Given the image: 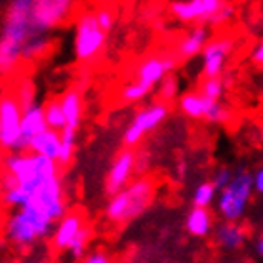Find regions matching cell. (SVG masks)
<instances>
[{
  "label": "cell",
  "mask_w": 263,
  "mask_h": 263,
  "mask_svg": "<svg viewBox=\"0 0 263 263\" xmlns=\"http://www.w3.org/2000/svg\"><path fill=\"white\" fill-rule=\"evenodd\" d=\"M34 0H12L6 4L2 34H0V69L2 74L12 72L20 65L23 48L36 36H42L34 31L31 12ZM50 36V34H48Z\"/></svg>",
  "instance_id": "6da1fadb"
},
{
  "label": "cell",
  "mask_w": 263,
  "mask_h": 263,
  "mask_svg": "<svg viewBox=\"0 0 263 263\" xmlns=\"http://www.w3.org/2000/svg\"><path fill=\"white\" fill-rule=\"evenodd\" d=\"M2 166H4L2 187L13 185V187H20L33 197L46 181L61 176V166L58 164V160L40 157V155H34L31 151L8 153Z\"/></svg>",
  "instance_id": "7a4b0ae2"
},
{
  "label": "cell",
  "mask_w": 263,
  "mask_h": 263,
  "mask_svg": "<svg viewBox=\"0 0 263 263\" xmlns=\"http://www.w3.org/2000/svg\"><path fill=\"white\" fill-rule=\"evenodd\" d=\"M55 225L58 223L46 214L36 210L34 206H27L23 210L8 212L4 221V237L12 248L27 250L39 240L52 238Z\"/></svg>",
  "instance_id": "3957f363"
},
{
  "label": "cell",
  "mask_w": 263,
  "mask_h": 263,
  "mask_svg": "<svg viewBox=\"0 0 263 263\" xmlns=\"http://www.w3.org/2000/svg\"><path fill=\"white\" fill-rule=\"evenodd\" d=\"M157 183L151 178H136L120 193L109 197L105 204V219L115 225H124L139 217L151 206Z\"/></svg>",
  "instance_id": "277c9868"
},
{
  "label": "cell",
  "mask_w": 263,
  "mask_h": 263,
  "mask_svg": "<svg viewBox=\"0 0 263 263\" xmlns=\"http://www.w3.org/2000/svg\"><path fill=\"white\" fill-rule=\"evenodd\" d=\"M254 195V174L248 170L235 172L231 183L219 191L216 200V212L225 223H238L246 214V208Z\"/></svg>",
  "instance_id": "5b68a950"
},
{
  "label": "cell",
  "mask_w": 263,
  "mask_h": 263,
  "mask_svg": "<svg viewBox=\"0 0 263 263\" xmlns=\"http://www.w3.org/2000/svg\"><path fill=\"white\" fill-rule=\"evenodd\" d=\"M107 42V33L98 25L93 12H82L74 21L72 34V53L80 63L98 60Z\"/></svg>",
  "instance_id": "8992f818"
},
{
  "label": "cell",
  "mask_w": 263,
  "mask_h": 263,
  "mask_svg": "<svg viewBox=\"0 0 263 263\" xmlns=\"http://www.w3.org/2000/svg\"><path fill=\"white\" fill-rule=\"evenodd\" d=\"M23 107L12 92L0 98V145L8 153H25L29 145L21 136Z\"/></svg>",
  "instance_id": "52a82bcc"
},
{
  "label": "cell",
  "mask_w": 263,
  "mask_h": 263,
  "mask_svg": "<svg viewBox=\"0 0 263 263\" xmlns=\"http://www.w3.org/2000/svg\"><path fill=\"white\" fill-rule=\"evenodd\" d=\"M168 115H170V105H168V103H162V101L149 103V105H145L143 109H139V111L134 115V119H132L130 124L126 126L124 136H122L124 145L128 149H134L147 134H151L155 128H158V126L162 124V122L168 119Z\"/></svg>",
  "instance_id": "ba28073f"
},
{
  "label": "cell",
  "mask_w": 263,
  "mask_h": 263,
  "mask_svg": "<svg viewBox=\"0 0 263 263\" xmlns=\"http://www.w3.org/2000/svg\"><path fill=\"white\" fill-rule=\"evenodd\" d=\"M71 0H34L31 21L39 34H50L53 29L69 21L72 13Z\"/></svg>",
  "instance_id": "9c48e42d"
},
{
  "label": "cell",
  "mask_w": 263,
  "mask_h": 263,
  "mask_svg": "<svg viewBox=\"0 0 263 263\" xmlns=\"http://www.w3.org/2000/svg\"><path fill=\"white\" fill-rule=\"evenodd\" d=\"M29 206H34L36 210H40L42 214H46L50 219H53L55 223L60 221L61 217L65 216L69 208H67V198H65V185L63 179L53 178L50 181L40 187L39 191L34 193L33 202Z\"/></svg>",
  "instance_id": "30bf717a"
},
{
  "label": "cell",
  "mask_w": 263,
  "mask_h": 263,
  "mask_svg": "<svg viewBox=\"0 0 263 263\" xmlns=\"http://www.w3.org/2000/svg\"><path fill=\"white\" fill-rule=\"evenodd\" d=\"M138 172V153L134 149L124 147L122 151L117 153V157L112 160L111 168L107 172L105 181H103V189L109 197L120 193L124 187L134 181V174Z\"/></svg>",
  "instance_id": "8fae6325"
},
{
  "label": "cell",
  "mask_w": 263,
  "mask_h": 263,
  "mask_svg": "<svg viewBox=\"0 0 263 263\" xmlns=\"http://www.w3.org/2000/svg\"><path fill=\"white\" fill-rule=\"evenodd\" d=\"M178 55L176 53H157V55H151L147 58L136 67V72L134 77L145 86H151L155 88L157 84H160L166 77L174 74L176 67H178Z\"/></svg>",
  "instance_id": "7c38bea8"
},
{
  "label": "cell",
  "mask_w": 263,
  "mask_h": 263,
  "mask_svg": "<svg viewBox=\"0 0 263 263\" xmlns=\"http://www.w3.org/2000/svg\"><path fill=\"white\" fill-rule=\"evenodd\" d=\"M235 40L231 36H216L202 52V74L204 79H221L225 65L233 53Z\"/></svg>",
  "instance_id": "4fadbf2b"
},
{
  "label": "cell",
  "mask_w": 263,
  "mask_h": 263,
  "mask_svg": "<svg viewBox=\"0 0 263 263\" xmlns=\"http://www.w3.org/2000/svg\"><path fill=\"white\" fill-rule=\"evenodd\" d=\"M221 6L223 2L219 0H179L170 4V13L181 23L204 25L214 17V13Z\"/></svg>",
  "instance_id": "5bb4252c"
},
{
  "label": "cell",
  "mask_w": 263,
  "mask_h": 263,
  "mask_svg": "<svg viewBox=\"0 0 263 263\" xmlns=\"http://www.w3.org/2000/svg\"><path fill=\"white\" fill-rule=\"evenodd\" d=\"M86 227V217L80 210H69L65 216L61 217L55 231L52 235V246L53 250L58 252H67L71 248V244L74 242V238L80 235V231Z\"/></svg>",
  "instance_id": "9a60e30c"
},
{
  "label": "cell",
  "mask_w": 263,
  "mask_h": 263,
  "mask_svg": "<svg viewBox=\"0 0 263 263\" xmlns=\"http://www.w3.org/2000/svg\"><path fill=\"white\" fill-rule=\"evenodd\" d=\"M210 40H212L210 27L197 25V27H193L189 33L183 34V36L179 39L174 53L178 55V60H191V58H197L198 53L202 55L206 46L210 44Z\"/></svg>",
  "instance_id": "2e32d148"
},
{
  "label": "cell",
  "mask_w": 263,
  "mask_h": 263,
  "mask_svg": "<svg viewBox=\"0 0 263 263\" xmlns=\"http://www.w3.org/2000/svg\"><path fill=\"white\" fill-rule=\"evenodd\" d=\"M246 229L240 223H221L214 229V242L219 250L223 252H237L240 250L246 242Z\"/></svg>",
  "instance_id": "e0dca14e"
},
{
  "label": "cell",
  "mask_w": 263,
  "mask_h": 263,
  "mask_svg": "<svg viewBox=\"0 0 263 263\" xmlns=\"http://www.w3.org/2000/svg\"><path fill=\"white\" fill-rule=\"evenodd\" d=\"M46 130H50L46 124V112H44V105L40 103H34L33 107H29L23 111V120H21V136L23 139L29 141L40 134H44Z\"/></svg>",
  "instance_id": "ac0fdd59"
},
{
  "label": "cell",
  "mask_w": 263,
  "mask_h": 263,
  "mask_svg": "<svg viewBox=\"0 0 263 263\" xmlns=\"http://www.w3.org/2000/svg\"><path fill=\"white\" fill-rule=\"evenodd\" d=\"M185 229L195 238H206L214 235V214L208 208H193L185 217Z\"/></svg>",
  "instance_id": "d6986e66"
},
{
  "label": "cell",
  "mask_w": 263,
  "mask_h": 263,
  "mask_svg": "<svg viewBox=\"0 0 263 263\" xmlns=\"http://www.w3.org/2000/svg\"><path fill=\"white\" fill-rule=\"evenodd\" d=\"M210 107V99H206L198 90H191L179 96L178 99V109L181 115H185L187 119L200 120L206 119V112Z\"/></svg>",
  "instance_id": "ffe728a7"
},
{
  "label": "cell",
  "mask_w": 263,
  "mask_h": 263,
  "mask_svg": "<svg viewBox=\"0 0 263 263\" xmlns=\"http://www.w3.org/2000/svg\"><path fill=\"white\" fill-rule=\"evenodd\" d=\"M29 151L40 155V157L58 160L61 151V134L55 130H46L44 134H40L29 141Z\"/></svg>",
  "instance_id": "44dd1931"
},
{
  "label": "cell",
  "mask_w": 263,
  "mask_h": 263,
  "mask_svg": "<svg viewBox=\"0 0 263 263\" xmlns=\"http://www.w3.org/2000/svg\"><path fill=\"white\" fill-rule=\"evenodd\" d=\"M63 112L67 119V128L69 130H79L80 122H82V112H84V103H82V93L77 88H69L63 96L60 98Z\"/></svg>",
  "instance_id": "7402d4cb"
},
{
  "label": "cell",
  "mask_w": 263,
  "mask_h": 263,
  "mask_svg": "<svg viewBox=\"0 0 263 263\" xmlns=\"http://www.w3.org/2000/svg\"><path fill=\"white\" fill-rule=\"evenodd\" d=\"M217 195L219 191L212 179L198 183L193 191V208H208L210 210V206L217 200Z\"/></svg>",
  "instance_id": "603a6c76"
},
{
  "label": "cell",
  "mask_w": 263,
  "mask_h": 263,
  "mask_svg": "<svg viewBox=\"0 0 263 263\" xmlns=\"http://www.w3.org/2000/svg\"><path fill=\"white\" fill-rule=\"evenodd\" d=\"M44 112H46V124L50 130L55 132H63L67 128V119L65 112H63V107H61L60 98L58 99H50L44 103Z\"/></svg>",
  "instance_id": "cb8c5ba5"
},
{
  "label": "cell",
  "mask_w": 263,
  "mask_h": 263,
  "mask_svg": "<svg viewBox=\"0 0 263 263\" xmlns=\"http://www.w3.org/2000/svg\"><path fill=\"white\" fill-rule=\"evenodd\" d=\"M153 90H155V88H151V86H145V84H141V82H138V80H132V82H126V84L120 88L119 98L122 103L130 105V103L143 101Z\"/></svg>",
  "instance_id": "d4e9b609"
},
{
  "label": "cell",
  "mask_w": 263,
  "mask_h": 263,
  "mask_svg": "<svg viewBox=\"0 0 263 263\" xmlns=\"http://www.w3.org/2000/svg\"><path fill=\"white\" fill-rule=\"evenodd\" d=\"M90 238H92V229L86 225L84 229L80 231V235L77 238H74V242L71 244V248H69V256H71V259H74V261H84L86 256L90 254L88 252V248H90Z\"/></svg>",
  "instance_id": "484cf974"
},
{
  "label": "cell",
  "mask_w": 263,
  "mask_h": 263,
  "mask_svg": "<svg viewBox=\"0 0 263 263\" xmlns=\"http://www.w3.org/2000/svg\"><path fill=\"white\" fill-rule=\"evenodd\" d=\"M74 147H77V132L65 128V130L61 132V151L60 158H58V164L61 168L71 164L72 157H74Z\"/></svg>",
  "instance_id": "4316f807"
},
{
  "label": "cell",
  "mask_w": 263,
  "mask_h": 263,
  "mask_svg": "<svg viewBox=\"0 0 263 263\" xmlns=\"http://www.w3.org/2000/svg\"><path fill=\"white\" fill-rule=\"evenodd\" d=\"M12 93L15 96V99L20 101V105L23 107V111L29 109V107H33L36 103V99H34V86L33 82H29V80H20L17 86L12 90Z\"/></svg>",
  "instance_id": "83f0119b"
},
{
  "label": "cell",
  "mask_w": 263,
  "mask_h": 263,
  "mask_svg": "<svg viewBox=\"0 0 263 263\" xmlns=\"http://www.w3.org/2000/svg\"><path fill=\"white\" fill-rule=\"evenodd\" d=\"M198 92L202 93L206 99H210V101H221V98H223L225 93L223 79H204L200 82Z\"/></svg>",
  "instance_id": "f1b7e54d"
},
{
  "label": "cell",
  "mask_w": 263,
  "mask_h": 263,
  "mask_svg": "<svg viewBox=\"0 0 263 263\" xmlns=\"http://www.w3.org/2000/svg\"><path fill=\"white\" fill-rule=\"evenodd\" d=\"M178 93H179V80L170 74V77H166L160 84H158V96L162 99V103H168L170 105L172 101H178Z\"/></svg>",
  "instance_id": "f546056e"
},
{
  "label": "cell",
  "mask_w": 263,
  "mask_h": 263,
  "mask_svg": "<svg viewBox=\"0 0 263 263\" xmlns=\"http://www.w3.org/2000/svg\"><path fill=\"white\" fill-rule=\"evenodd\" d=\"M93 15H96V20H98V25L109 33L115 23H117V10L111 6H99L93 10Z\"/></svg>",
  "instance_id": "4dcf8cb0"
},
{
  "label": "cell",
  "mask_w": 263,
  "mask_h": 263,
  "mask_svg": "<svg viewBox=\"0 0 263 263\" xmlns=\"http://www.w3.org/2000/svg\"><path fill=\"white\" fill-rule=\"evenodd\" d=\"M235 15V6H231V4H223V6L219 8L216 13H214V17L208 21V27H219L227 23Z\"/></svg>",
  "instance_id": "1f68e13d"
},
{
  "label": "cell",
  "mask_w": 263,
  "mask_h": 263,
  "mask_svg": "<svg viewBox=\"0 0 263 263\" xmlns=\"http://www.w3.org/2000/svg\"><path fill=\"white\" fill-rule=\"evenodd\" d=\"M233 176H235V172H231L229 168H219V170L214 174L212 181H214V185L217 187V191H221V189H225V187L231 183Z\"/></svg>",
  "instance_id": "d6a6232c"
},
{
  "label": "cell",
  "mask_w": 263,
  "mask_h": 263,
  "mask_svg": "<svg viewBox=\"0 0 263 263\" xmlns=\"http://www.w3.org/2000/svg\"><path fill=\"white\" fill-rule=\"evenodd\" d=\"M82 263H111V259H109V256H107L105 252L96 250V252H90Z\"/></svg>",
  "instance_id": "836d02e7"
},
{
  "label": "cell",
  "mask_w": 263,
  "mask_h": 263,
  "mask_svg": "<svg viewBox=\"0 0 263 263\" xmlns=\"http://www.w3.org/2000/svg\"><path fill=\"white\" fill-rule=\"evenodd\" d=\"M250 60L254 65L263 67V40L257 42L256 46H254V50H252V53H250Z\"/></svg>",
  "instance_id": "e575fe53"
},
{
  "label": "cell",
  "mask_w": 263,
  "mask_h": 263,
  "mask_svg": "<svg viewBox=\"0 0 263 263\" xmlns=\"http://www.w3.org/2000/svg\"><path fill=\"white\" fill-rule=\"evenodd\" d=\"M254 191L263 195V168H259V170L254 174Z\"/></svg>",
  "instance_id": "d590c367"
},
{
  "label": "cell",
  "mask_w": 263,
  "mask_h": 263,
  "mask_svg": "<svg viewBox=\"0 0 263 263\" xmlns=\"http://www.w3.org/2000/svg\"><path fill=\"white\" fill-rule=\"evenodd\" d=\"M254 250H256V254L263 259V235H259V237L256 238V242H254Z\"/></svg>",
  "instance_id": "8d00e7d4"
},
{
  "label": "cell",
  "mask_w": 263,
  "mask_h": 263,
  "mask_svg": "<svg viewBox=\"0 0 263 263\" xmlns=\"http://www.w3.org/2000/svg\"><path fill=\"white\" fill-rule=\"evenodd\" d=\"M235 263H248V261H235Z\"/></svg>",
  "instance_id": "74e56055"
}]
</instances>
